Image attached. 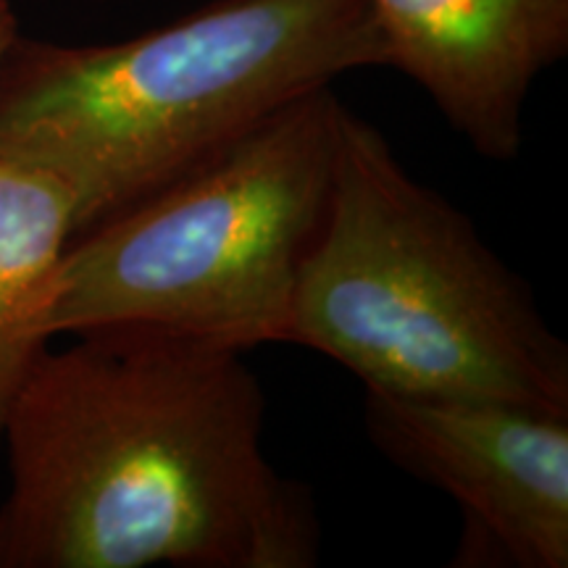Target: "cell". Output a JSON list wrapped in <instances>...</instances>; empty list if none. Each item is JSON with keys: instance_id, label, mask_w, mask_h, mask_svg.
I'll list each match as a JSON object with an SVG mask.
<instances>
[{"instance_id": "3", "label": "cell", "mask_w": 568, "mask_h": 568, "mask_svg": "<svg viewBox=\"0 0 568 568\" xmlns=\"http://www.w3.org/2000/svg\"><path fill=\"white\" fill-rule=\"evenodd\" d=\"M284 343L329 355L374 393L568 416V345L529 284L345 103Z\"/></svg>"}, {"instance_id": "5", "label": "cell", "mask_w": 568, "mask_h": 568, "mask_svg": "<svg viewBox=\"0 0 568 568\" xmlns=\"http://www.w3.org/2000/svg\"><path fill=\"white\" fill-rule=\"evenodd\" d=\"M366 435L460 510L456 568L568 566V416L366 389Z\"/></svg>"}, {"instance_id": "2", "label": "cell", "mask_w": 568, "mask_h": 568, "mask_svg": "<svg viewBox=\"0 0 568 568\" xmlns=\"http://www.w3.org/2000/svg\"><path fill=\"white\" fill-rule=\"evenodd\" d=\"M368 67H387L368 0H216L111 45L19 34L0 61V159L69 190L77 237Z\"/></svg>"}, {"instance_id": "6", "label": "cell", "mask_w": 568, "mask_h": 568, "mask_svg": "<svg viewBox=\"0 0 568 568\" xmlns=\"http://www.w3.org/2000/svg\"><path fill=\"white\" fill-rule=\"evenodd\" d=\"M387 67L422 84L481 159L521 155L531 84L568 51V0H368Z\"/></svg>"}, {"instance_id": "4", "label": "cell", "mask_w": 568, "mask_h": 568, "mask_svg": "<svg viewBox=\"0 0 568 568\" xmlns=\"http://www.w3.org/2000/svg\"><path fill=\"white\" fill-rule=\"evenodd\" d=\"M339 103L332 84L305 92L195 172L71 237L27 318L32 343L109 324L245 353L284 343L329 201Z\"/></svg>"}, {"instance_id": "1", "label": "cell", "mask_w": 568, "mask_h": 568, "mask_svg": "<svg viewBox=\"0 0 568 568\" xmlns=\"http://www.w3.org/2000/svg\"><path fill=\"white\" fill-rule=\"evenodd\" d=\"M42 345L6 408L0 568H314L308 487L264 447L245 351L151 324Z\"/></svg>"}, {"instance_id": "7", "label": "cell", "mask_w": 568, "mask_h": 568, "mask_svg": "<svg viewBox=\"0 0 568 568\" xmlns=\"http://www.w3.org/2000/svg\"><path fill=\"white\" fill-rule=\"evenodd\" d=\"M71 237L74 201L69 190L40 169L0 159V426L42 347L27 335L34 297Z\"/></svg>"}, {"instance_id": "8", "label": "cell", "mask_w": 568, "mask_h": 568, "mask_svg": "<svg viewBox=\"0 0 568 568\" xmlns=\"http://www.w3.org/2000/svg\"><path fill=\"white\" fill-rule=\"evenodd\" d=\"M19 38V21L13 13L9 0H0V61H3L6 51L11 48V42Z\"/></svg>"}]
</instances>
